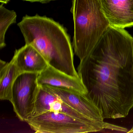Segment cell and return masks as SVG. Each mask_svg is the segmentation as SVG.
<instances>
[{"instance_id":"6da1fadb","label":"cell","mask_w":133,"mask_h":133,"mask_svg":"<svg viewBox=\"0 0 133 133\" xmlns=\"http://www.w3.org/2000/svg\"><path fill=\"white\" fill-rule=\"evenodd\" d=\"M77 71L85 96L104 119L128 115L133 108V37L124 29L110 26Z\"/></svg>"},{"instance_id":"7a4b0ae2","label":"cell","mask_w":133,"mask_h":133,"mask_svg":"<svg viewBox=\"0 0 133 133\" xmlns=\"http://www.w3.org/2000/svg\"><path fill=\"white\" fill-rule=\"evenodd\" d=\"M18 25L25 44L33 46L49 65L71 77H79L74 65L70 38L63 25L38 14L25 15Z\"/></svg>"},{"instance_id":"3957f363","label":"cell","mask_w":133,"mask_h":133,"mask_svg":"<svg viewBox=\"0 0 133 133\" xmlns=\"http://www.w3.org/2000/svg\"><path fill=\"white\" fill-rule=\"evenodd\" d=\"M74 31L72 46L81 60L91 52L110 26L100 0H73Z\"/></svg>"},{"instance_id":"277c9868","label":"cell","mask_w":133,"mask_h":133,"mask_svg":"<svg viewBox=\"0 0 133 133\" xmlns=\"http://www.w3.org/2000/svg\"><path fill=\"white\" fill-rule=\"evenodd\" d=\"M26 122L36 133H84L104 130L71 115L54 111L32 117Z\"/></svg>"},{"instance_id":"5b68a950","label":"cell","mask_w":133,"mask_h":133,"mask_svg":"<svg viewBox=\"0 0 133 133\" xmlns=\"http://www.w3.org/2000/svg\"><path fill=\"white\" fill-rule=\"evenodd\" d=\"M38 74L22 73L17 77L13 85L10 102L14 111L21 121L26 122L35 109L39 87Z\"/></svg>"},{"instance_id":"8992f818","label":"cell","mask_w":133,"mask_h":133,"mask_svg":"<svg viewBox=\"0 0 133 133\" xmlns=\"http://www.w3.org/2000/svg\"><path fill=\"white\" fill-rule=\"evenodd\" d=\"M49 111L66 114L91 124L100 126L104 129L113 130L116 129V125L105 122H97L85 116L69 106L57 96L46 91L42 86H39L35 109L31 117Z\"/></svg>"},{"instance_id":"52a82bcc","label":"cell","mask_w":133,"mask_h":133,"mask_svg":"<svg viewBox=\"0 0 133 133\" xmlns=\"http://www.w3.org/2000/svg\"><path fill=\"white\" fill-rule=\"evenodd\" d=\"M39 86L57 96L69 106L85 116L97 122H105L98 107L86 97L85 94L47 85Z\"/></svg>"},{"instance_id":"ba28073f","label":"cell","mask_w":133,"mask_h":133,"mask_svg":"<svg viewBox=\"0 0 133 133\" xmlns=\"http://www.w3.org/2000/svg\"><path fill=\"white\" fill-rule=\"evenodd\" d=\"M110 26L124 29L133 26V0H100Z\"/></svg>"},{"instance_id":"9c48e42d","label":"cell","mask_w":133,"mask_h":133,"mask_svg":"<svg viewBox=\"0 0 133 133\" xmlns=\"http://www.w3.org/2000/svg\"><path fill=\"white\" fill-rule=\"evenodd\" d=\"M38 82L39 85L59 88L81 94L87 93L80 77H71L49 65L38 74Z\"/></svg>"},{"instance_id":"30bf717a","label":"cell","mask_w":133,"mask_h":133,"mask_svg":"<svg viewBox=\"0 0 133 133\" xmlns=\"http://www.w3.org/2000/svg\"><path fill=\"white\" fill-rule=\"evenodd\" d=\"M13 58L20 74L25 72L39 73L49 66L42 55L30 44H25L16 50Z\"/></svg>"},{"instance_id":"8fae6325","label":"cell","mask_w":133,"mask_h":133,"mask_svg":"<svg viewBox=\"0 0 133 133\" xmlns=\"http://www.w3.org/2000/svg\"><path fill=\"white\" fill-rule=\"evenodd\" d=\"M0 65V99L11 102L12 87L20 74L13 57L9 63L1 60Z\"/></svg>"},{"instance_id":"7c38bea8","label":"cell","mask_w":133,"mask_h":133,"mask_svg":"<svg viewBox=\"0 0 133 133\" xmlns=\"http://www.w3.org/2000/svg\"><path fill=\"white\" fill-rule=\"evenodd\" d=\"M4 4L0 5V48L6 46L5 35L8 28L12 24L16 23L17 14L13 10L5 8Z\"/></svg>"},{"instance_id":"4fadbf2b","label":"cell","mask_w":133,"mask_h":133,"mask_svg":"<svg viewBox=\"0 0 133 133\" xmlns=\"http://www.w3.org/2000/svg\"><path fill=\"white\" fill-rule=\"evenodd\" d=\"M22 1H28V2H31V3L37 2V3H40L42 4H45L49 3L51 1H56V0H22Z\"/></svg>"},{"instance_id":"5bb4252c","label":"cell","mask_w":133,"mask_h":133,"mask_svg":"<svg viewBox=\"0 0 133 133\" xmlns=\"http://www.w3.org/2000/svg\"><path fill=\"white\" fill-rule=\"evenodd\" d=\"M10 1V0H0V3L1 4H7Z\"/></svg>"},{"instance_id":"9a60e30c","label":"cell","mask_w":133,"mask_h":133,"mask_svg":"<svg viewBox=\"0 0 133 133\" xmlns=\"http://www.w3.org/2000/svg\"><path fill=\"white\" fill-rule=\"evenodd\" d=\"M127 133H133V126L131 128V129L130 130H129L128 131H127Z\"/></svg>"}]
</instances>
